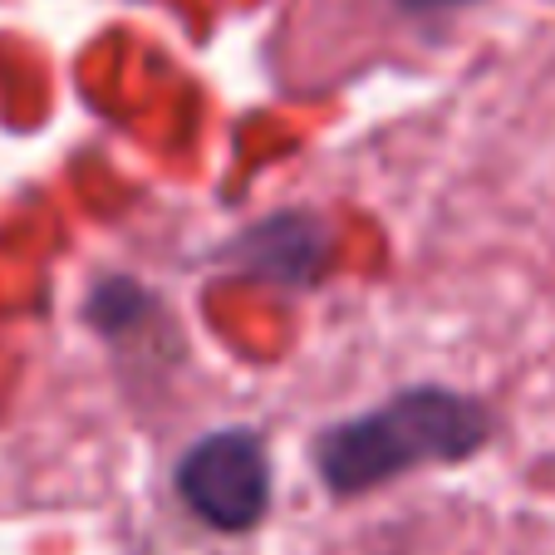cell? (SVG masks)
Returning a JSON list of instances; mask_svg holds the SVG:
<instances>
[{
    "label": "cell",
    "instance_id": "2",
    "mask_svg": "<svg viewBox=\"0 0 555 555\" xmlns=\"http://www.w3.org/2000/svg\"><path fill=\"white\" fill-rule=\"evenodd\" d=\"M178 492L217 531H246L271 502V467L251 433H211L182 457Z\"/></svg>",
    "mask_w": 555,
    "mask_h": 555
},
{
    "label": "cell",
    "instance_id": "4",
    "mask_svg": "<svg viewBox=\"0 0 555 555\" xmlns=\"http://www.w3.org/2000/svg\"><path fill=\"white\" fill-rule=\"evenodd\" d=\"M409 5H452V0H409Z\"/></svg>",
    "mask_w": 555,
    "mask_h": 555
},
{
    "label": "cell",
    "instance_id": "3",
    "mask_svg": "<svg viewBox=\"0 0 555 555\" xmlns=\"http://www.w3.org/2000/svg\"><path fill=\"white\" fill-rule=\"evenodd\" d=\"M231 256L256 275H275V281H314L325 266V231L310 217H271L256 231H246L242 242L231 246Z\"/></svg>",
    "mask_w": 555,
    "mask_h": 555
},
{
    "label": "cell",
    "instance_id": "1",
    "mask_svg": "<svg viewBox=\"0 0 555 555\" xmlns=\"http://www.w3.org/2000/svg\"><path fill=\"white\" fill-rule=\"evenodd\" d=\"M492 433L482 403L462 399L452 388H409L393 403L330 428L314 448V462L335 492H369V487L418 467V462H457L477 452Z\"/></svg>",
    "mask_w": 555,
    "mask_h": 555
}]
</instances>
